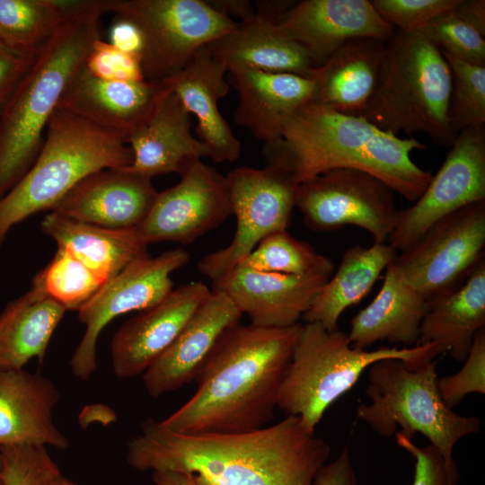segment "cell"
I'll list each match as a JSON object with an SVG mask.
<instances>
[{"label": "cell", "instance_id": "6da1fadb", "mask_svg": "<svg viewBox=\"0 0 485 485\" xmlns=\"http://www.w3.org/2000/svg\"><path fill=\"white\" fill-rule=\"evenodd\" d=\"M331 453L295 416L241 433L180 434L147 419L128 443L127 462L188 473L198 485H311Z\"/></svg>", "mask_w": 485, "mask_h": 485}, {"label": "cell", "instance_id": "7a4b0ae2", "mask_svg": "<svg viewBox=\"0 0 485 485\" xmlns=\"http://www.w3.org/2000/svg\"><path fill=\"white\" fill-rule=\"evenodd\" d=\"M302 325L234 326L196 378L194 395L160 425L180 434L264 428L274 419L278 390Z\"/></svg>", "mask_w": 485, "mask_h": 485}, {"label": "cell", "instance_id": "3957f363", "mask_svg": "<svg viewBox=\"0 0 485 485\" xmlns=\"http://www.w3.org/2000/svg\"><path fill=\"white\" fill-rule=\"evenodd\" d=\"M414 137L401 138L360 116L343 114L309 101L286 121L281 138L264 145L266 163L299 184L336 169L368 172L410 202H415L432 173L417 165L414 151L427 149Z\"/></svg>", "mask_w": 485, "mask_h": 485}, {"label": "cell", "instance_id": "277c9868", "mask_svg": "<svg viewBox=\"0 0 485 485\" xmlns=\"http://www.w3.org/2000/svg\"><path fill=\"white\" fill-rule=\"evenodd\" d=\"M102 0H82L38 54L0 112V198L29 171L60 99L100 39Z\"/></svg>", "mask_w": 485, "mask_h": 485}, {"label": "cell", "instance_id": "5b68a950", "mask_svg": "<svg viewBox=\"0 0 485 485\" xmlns=\"http://www.w3.org/2000/svg\"><path fill=\"white\" fill-rule=\"evenodd\" d=\"M132 161L125 137L57 109L35 162L0 198V251L15 225L51 210L84 177L105 168L128 167Z\"/></svg>", "mask_w": 485, "mask_h": 485}, {"label": "cell", "instance_id": "8992f818", "mask_svg": "<svg viewBox=\"0 0 485 485\" xmlns=\"http://www.w3.org/2000/svg\"><path fill=\"white\" fill-rule=\"evenodd\" d=\"M450 66L421 32L394 31L387 40L376 88L360 117L396 135L422 132L450 147L457 135L450 127Z\"/></svg>", "mask_w": 485, "mask_h": 485}, {"label": "cell", "instance_id": "52a82bcc", "mask_svg": "<svg viewBox=\"0 0 485 485\" xmlns=\"http://www.w3.org/2000/svg\"><path fill=\"white\" fill-rule=\"evenodd\" d=\"M436 361L419 366L386 358L368 367L366 394L369 403H360L357 418L375 432L391 437L396 432L412 440L420 433L442 455L448 474L456 485L459 472L453 457L455 444L463 436L481 431V419L462 416L440 396Z\"/></svg>", "mask_w": 485, "mask_h": 485}, {"label": "cell", "instance_id": "ba28073f", "mask_svg": "<svg viewBox=\"0 0 485 485\" xmlns=\"http://www.w3.org/2000/svg\"><path fill=\"white\" fill-rule=\"evenodd\" d=\"M440 354L434 343L411 348L352 347L347 332L328 331L317 323H303L282 379L277 408L300 419L314 432L325 411L350 390L372 364L386 358L419 366Z\"/></svg>", "mask_w": 485, "mask_h": 485}, {"label": "cell", "instance_id": "9c48e42d", "mask_svg": "<svg viewBox=\"0 0 485 485\" xmlns=\"http://www.w3.org/2000/svg\"><path fill=\"white\" fill-rule=\"evenodd\" d=\"M102 7L105 13L133 21L141 30V63L149 81L175 75L200 48L238 24L206 0H102Z\"/></svg>", "mask_w": 485, "mask_h": 485}, {"label": "cell", "instance_id": "30bf717a", "mask_svg": "<svg viewBox=\"0 0 485 485\" xmlns=\"http://www.w3.org/2000/svg\"><path fill=\"white\" fill-rule=\"evenodd\" d=\"M236 218V229L225 248L203 257L200 273L212 284L219 281L267 236L287 230L298 183L283 169L266 163L262 168L238 167L226 176Z\"/></svg>", "mask_w": 485, "mask_h": 485}, {"label": "cell", "instance_id": "8fae6325", "mask_svg": "<svg viewBox=\"0 0 485 485\" xmlns=\"http://www.w3.org/2000/svg\"><path fill=\"white\" fill-rule=\"evenodd\" d=\"M394 193L368 172L336 169L299 183L295 207L311 230L330 232L354 225L369 233L374 243H385L401 211Z\"/></svg>", "mask_w": 485, "mask_h": 485}, {"label": "cell", "instance_id": "7c38bea8", "mask_svg": "<svg viewBox=\"0 0 485 485\" xmlns=\"http://www.w3.org/2000/svg\"><path fill=\"white\" fill-rule=\"evenodd\" d=\"M485 201L468 205L434 224L394 263L428 301L447 294L485 260Z\"/></svg>", "mask_w": 485, "mask_h": 485}, {"label": "cell", "instance_id": "4fadbf2b", "mask_svg": "<svg viewBox=\"0 0 485 485\" xmlns=\"http://www.w3.org/2000/svg\"><path fill=\"white\" fill-rule=\"evenodd\" d=\"M190 254L182 248L166 251L156 257H140L108 280L78 310L85 331L76 347L70 366L73 375L85 381L97 369L99 336L117 316L144 311L163 301L173 289L171 275L184 266Z\"/></svg>", "mask_w": 485, "mask_h": 485}, {"label": "cell", "instance_id": "5bb4252c", "mask_svg": "<svg viewBox=\"0 0 485 485\" xmlns=\"http://www.w3.org/2000/svg\"><path fill=\"white\" fill-rule=\"evenodd\" d=\"M481 201H485V128L477 126L457 134L423 193L400 211L387 243L403 251L443 217Z\"/></svg>", "mask_w": 485, "mask_h": 485}, {"label": "cell", "instance_id": "9a60e30c", "mask_svg": "<svg viewBox=\"0 0 485 485\" xmlns=\"http://www.w3.org/2000/svg\"><path fill=\"white\" fill-rule=\"evenodd\" d=\"M179 175L175 186L158 192L148 215L137 227L148 244L191 243L232 215L226 178L215 168L196 159Z\"/></svg>", "mask_w": 485, "mask_h": 485}, {"label": "cell", "instance_id": "2e32d148", "mask_svg": "<svg viewBox=\"0 0 485 485\" xmlns=\"http://www.w3.org/2000/svg\"><path fill=\"white\" fill-rule=\"evenodd\" d=\"M277 22L305 50L316 68L351 40H387L395 31L369 0L294 2Z\"/></svg>", "mask_w": 485, "mask_h": 485}, {"label": "cell", "instance_id": "e0dca14e", "mask_svg": "<svg viewBox=\"0 0 485 485\" xmlns=\"http://www.w3.org/2000/svg\"><path fill=\"white\" fill-rule=\"evenodd\" d=\"M210 292L203 282L183 284L127 321L110 342L114 374L120 378L143 375L172 344Z\"/></svg>", "mask_w": 485, "mask_h": 485}, {"label": "cell", "instance_id": "ac0fdd59", "mask_svg": "<svg viewBox=\"0 0 485 485\" xmlns=\"http://www.w3.org/2000/svg\"><path fill=\"white\" fill-rule=\"evenodd\" d=\"M242 315L227 295L212 289L172 344L142 375L148 394L156 398L196 380Z\"/></svg>", "mask_w": 485, "mask_h": 485}, {"label": "cell", "instance_id": "d6986e66", "mask_svg": "<svg viewBox=\"0 0 485 485\" xmlns=\"http://www.w3.org/2000/svg\"><path fill=\"white\" fill-rule=\"evenodd\" d=\"M331 275L264 272L238 263L212 285L249 317L251 324L283 328L299 323Z\"/></svg>", "mask_w": 485, "mask_h": 485}, {"label": "cell", "instance_id": "ffe728a7", "mask_svg": "<svg viewBox=\"0 0 485 485\" xmlns=\"http://www.w3.org/2000/svg\"><path fill=\"white\" fill-rule=\"evenodd\" d=\"M157 195L151 178L127 167L105 168L81 180L50 211L101 227L132 229L145 220Z\"/></svg>", "mask_w": 485, "mask_h": 485}, {"label": "cell", "instance_id": "44dd1931", "mask_svg": "<svg viewBox=\"0 0 485 485\" xmlns=\"http://www.w3.org/2000/svg\"><path fill=\"white\" fill-rule=\"evenodd\" d=\"M171 89L163 81H106L84 66L65 90L57 109L127 138L152 116Z\"/></svg>", "mask_w": 485, "mask_h": 485}, {"label": "cell", "instance_id": "7402d4cb", "mask_svg": "<svg viewBox=\"0 0 485 485\" xmlns=\"http://www.w3.org/2000/svg\"><path fill=\"white\" fill-rule=\"evenodd\" d=\"M59 399L58 389L40 373L0 370V449L14 445L66 449L69 441L54 421Z\"/></svg>", "mask_w": 485, "mask_h": 485}, {"label": "cell", "instance_id": "603a6c76", "mask_svg": "<svg viewBox=\"0 0 485 485\" xmlns=\"http://www.w3.org/2000/svg\"><path fill=\"white\" fill-rule=\"evenodd\" d=\"M225 64L207 45L200 48L184 68L166 79L171 92L197 119L198 138L207 146L216 163L234 162L241 154V144L218 109L229 85Z\"/></svg>", "mask_w": 485, "mask_h": 485}, {"label": "cell", "instance_id": "cb8c5ba5", "mask_svg": "<svg viewBox=\"0 0 485 485\" xmlns=\"http://www.w3.org/2000/svg\"><path fill=\"white\" fill-rule=\"evenodd\" d=\"M228 74L239 98L234 121L264 145L281 138L287 119L312 101L316 83L315 75L306 77L249 69Z\"/></svg>", "mask_w": 485, "mask_h": 485}, {"label": "cell", "instance_id": "d4e9b609", "mask_svg": "<svg viewBox=\"0 0 485 485\" xmlns=\"http://www.w3.org/2000/svg\"><path fill=\"white\" fill-rule=\"evenodd\" d=\"M190 114L172 93L158 102L149 119L127 138L133 161L127 168L143 176L181 171L192 161L209 157L207 146L190 132Z\"/></svg>", "mask_w": 485, "mask_h": 485}, {"label": "cell", "instance_id": "484cf974", "mask_svg": "<svg viewBox=\"0 0 485 485\" xmlns=\"http://www.w3.org/2000/svg\"><path fill=\"white\" fill-rule=\"evenodd\" d=\"M428 304L393 260L385 269L375 297L350 322L348 335L352 347L366 349L384 340L403 348L419 345L420 325Z\"/></svg>", "mask_w": 485, "mask_h": 485}, {"label": "cell", "instance_id": "4316f807", "mask_svg": "<svg viewBox=\"0 0 485 485\" xmlns=\"http://www.w3.org/2000/svg\"><path fill=\"white\" fill-rule=\"evenodd\" d=\"M228 73L257 70L312 77L316 67L305 50L277 22L255 15L207 44Z\"/></svg>", "mask_w": 485, "mask_h": 485}, {"label": "cell", "instance_id": "83f0119b", "mask_svg": "<svg viewBox=\"0 0 485 485\" xmlns=\"http://www.w3.org/2000/svg\"><path fill=\"white\" fill-rule=\"evenodd\" d=\"M387 40L357 38L346 42L317 67L311 101L361 116L376 88Z\"/></svg>", "mask_w": 485, "mask_h": 485}, {"label": "cell", "instance_id": "f1b7e54d", "mask_svg": "<svg viewBox=\"0 0 485 485\" xmlns=\"http://www.w3.org/2000/svg\"><path fill=\"white\" fill-rule=\"evenodd\" d=\"M41 231L63 250L107 282L135 260L148 254L137 228L111 229L76 221L51 211Z\"/></svg>", "mask_w": 485, "mask_h": 485}, {"label": "cell", "instance_id": "f546056e", "mask_svg": "<svg viewBox=\"0 0 485 485\" xmlns=\"http://www.w3.org/2000/svg\"><path fill=\"white\" fill-rule=\"evenodd\" d=\"M428 303L419 344L434 343L440 354L463 362L476 333L485 329V260L460 287Z\"/></svg>", "mask_w": 485, "mask_h": 485}, {"label": "cell", "instance_id": "4dcf8cb0", "mask_svg": "<svg viewBox=\"0 0 485 485\" xmlns=\"http://www.w3.org/2000/svg\"><path fill=\"white\" fill-rule=\"evenodd\" d=\"M397 255L398 251L387 242L373 243L369 247L356 245L348 249L338 270L319 289L302 319L328 331L339 329L342 313L370 292Z\"/></svg>", "mask_w": 485, "mask_h": 485}, {"label": "cell", "instance_id": "1f68e13d", "mask_svg": "<svg viewBox=\"0 0 485 485\" xmlns=\"http://www.w3.org/2000/svg\"><path fill=\"white\" fill-rule=\"evenodd\" d=\"M66 309L38 287L10 302L0 313V370H21L42 362Z\"/></svg>", "mask_w": 485, "mask_h": 485}, {"label": "cell", "instance_id": "d6a6232c", "mask_svg": "<svg viewBox=\"0 0 485 485\" xmlns=\"http://www.w3.org/2000/svg\"><path fill=\"white\" fill-rule=\"evenodd\" d=\"M82 0H0V45L36 57Z\"/></svg>", "mask_w": 485, "mask_h": 485}, {"label": "cell", "instance_id": "836d02e7", "mask_svg": "<svg viewBox=\"0 0 485 485\" xmlns=\"http://www.w3.org/2000/svg\"><path fill=\"white\" fill-rule=\"evenodd\" d=\"M239 263L260 271L295 276L332 274L334 270L330 258L318 253L310 243L292 236L287 230L264 238Z\"/></svg>", "mask_w": 485, "mask_h": 485}, {"label": "cell", "instance_id": "e575fe53", "mask_svg": "<svg viewBox=\"0 0 485 485\" xmlns=\"http://www.w3.org/2000/svg\"><path fill=\"white\" fill-rule=\"evenodd\" d=\"M105 284L70 253L57 249L52 260L33 278L31 286L66 310H79Z\"/></svg>", "mask_w": 485, "mask_h": 485}, {"label": "cell", "instance_id": "d590c367", "mask_svg": "<svg viewBox=\"0 0 485 485\" xmlns=\"http://www.w3.org/2000/svg\"><path fill=\"white\" fill-rule=\"evenodd\" d=\"M441 52V51H440ZM452 75L448 119L455 135L485 124V66L467 63L441 52Z\"/></svg>", "mask_w": 485, "mask_h": 485}, {"label": "cell", "instance_id": "8d00e7d4", "mask_svg": "<svg viewBox=\"0 0 485 485\" xmlns=\"http://www.w3.org/2000/svg\"><path fill=\"white\" fill-rule=\"evenodd\" d=\"M458 4L435 17L419 31L441 52L485 66V31L466 16L458 8Z\"/></svg>", "mask_w": 485, "mask_h": 485}, {"label": "cell", "instance_id": "74e56055", "mask_svg": "<svg viewBox=\"0 0 485 485\" xmlns=\"http://www.w3.org/2000/svg\"><path fill=\"white\" fill-rule=\"evenodd\" d=\"M0 452L3 485H57L63 476L45 446H6Z\"/></svg>", "mask_w": 485, "mask_h": 485}, {"label": "cell", "instance_id": "f35d334b", "mask_svg": "<svg viewBox=\"0 0 485 485\" xmlns=\"http://www.w3.org/2000/svg\"><path fill=\"white\" fill-rule=\"evenodd\" d=\"M463 362L457 373L437 379L440 396L451 409L468 394H485V329L476 333Z\"/></svg>", "mask_w": 485, "mask_h": 485}, {"label": "cell", "instance_id": "ab89813d", "mask_svg": "<svg viewBox=\"0 0 485 485\" xmlns=\"http://www.w3.org/2000/svg\"><path fill=\"white\" fill-rule=\"evenodd\" d=\"M460 0H372L375 10L388 24L403 32L419 31Z\"/></svg>", "mask_w": 485, "mask_h": 485}, {"label": "cell", "instance_id": "60d3db41", "mask_svg": "<svg viewBox=\"0 0 485 485\" xmlns=\"http://www.w3.org/2000/svg\"><path fill=\"white\" fill-rule=\"evenodd\" d=\"M84 68L90 75L106 81L145 80L139 57L123 52L101 38L92 44Z\"/></svg>", "mask_w": 485, "mask_h": 485}, {"label": "cell", "instance_id": "b9f144b4", "mask_svg": "<svg viewBox=\"0 0 485 485\" xmlns=\"http://www.w3.org/2000/svg\"><path fill=\"white\" fill-rule=\"evenodd\" d=\"M397 445L415 459L414 478L411 485H454L444 459L433 445L419 447L401 433H395Z\"/></svg>", "mask_w": 485, "mask_h": 485}, {"label": "cell", "instance_id": "7bdbcfd3", "mask_svg": "<svg viewBox=\"0 0 485 485\" xmlns=\"http://www.w3.org/2000/svg\"><path fill=\"white\" fill-rule=\"evenodd\" d=\"M36 57L21 55L0 45V112Z\"/></svg>", "mask_w": 485, "mask_h": 485}, {"label": "cell", "instance_id": "ee69618b", "mask_svg": "<svg viewBox=\"0 0 485 485\" xmlns=\"http://www.w3.org/2000/svg\"><path fill=\"white\" fill-rule=\"evenodd\" d=\"M109 43L116 48L141 58L144 50V37L139 27L131 20L113 14Z\"/></svg>", "mask_w": 485, "mask_h": 485}, {"label": "cell", "instance_id": "f6af8a7d", "mask_svg": "<svg viewBox=\"0 0 485 485\" xmlns=\"http://www.w3.org/2000/svg\"><path fill=\"white\" fill-rule=\"evenodd\" d=\"M357 478L353 468L348 446L329 463L323 464L314 475L311 485H357Z\"/></svg>", "mask_w": 485, "mask_h": 485}, {"label": "cell", "instance_id": "bcb514c9", "mask_svg": "<svg viewBox=\"0 0 485 485\" xmlns=\"http://www.w3.org/2000/svg\"><path fill=\"white\" fill-rule=\"evenodd\" d=\"M216 11L233 19L240 18L246 21L256 15L254 4L247 0H207Z\"/></svg>", "mask_w": 485, "mask_h": 485}, {"label": "cell", "instance_id": "7dc6e473", "mask_svg": "<svg viewBox=\"0 0 485 485\" xmlns=\"http://www.w3.org/2000/svg\"><path fill=\"white\" fill-rule=\"evenodd\" d=\"M152 479L154 485H198L190 474L171 471H154Z\"/></svg>", "mask_w": 485, "mask_h": 485}, {"label": "cell", "instance_id": "c3c4849f", "mask_svg": "<svg viewBox=\"0 0 485 485\" xmlns=\"http://www.w3.org/2000/svg\"><path fill=\"white\" fill-rule=\"evenodd\" d=\"M57 485H78V484L76 482H75L74 481L66 478L63 475Z\"/></svg>", "mask_w": 485, "mask_h": 485}, {"label": "cell", "instance_id": "681fc988", "mask_svg": "<svg viewBox=\"0 0 485 485\" xmlns=\"http://www.w3.org/2000/svg\"><path fill=\"white\" fill-rule=\"evenodd\" d=\"M0 485H3V463H2L1 452H0Z\"/></svg>", "mask_w": 485, "mask_h": 485}]
</instances>
